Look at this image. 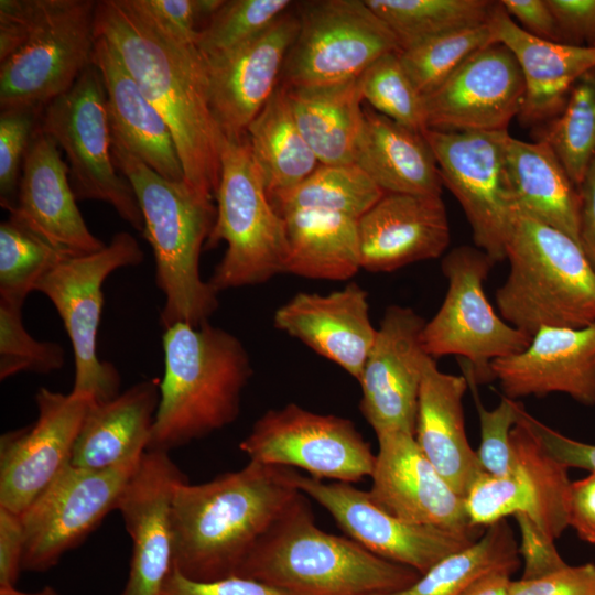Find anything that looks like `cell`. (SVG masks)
Listing matches in <instances>:
<instances>
[{"mask_svg": "<svg viewBox=\"0 0 595 595\" xmlns=\"http://www.w3.org/2000/svg\"><path fill=\"white\" fill-rule=\"evenodd\" d=\"M95 31L169 126L185 182L214 201L225 136L210 107L206 66L195 44L167 31L137 0L97 1Z\"/></svg>", "mask_w": 595, "mask_h": 595, "instance_id": "cell-1", "label": "cell"}, {"mask_svg": "<svg viewBox=\"0 0 595 595\" xmlns=\"http://www.w3.org/2000/svg\"><path fill=\"white\" fill-rule=\"evenodd\" d=\"M293 470L250 461L205 483L178 484L171 507L173 567L194 581L237 575L300 496Z\"/></svg>", "mask_w": 595, "mask_h": 595, "instance_id": "cell-2", "label": "cell"}, {"mask_svg": "<svg viewBox=\"0 0 595 595\" xmlns=\"http://www.w3.org/2000/svg\"><path fill=\"white\" fill-rule=\"evenodd\" d=\"M164 374L147 451H170L232 423L252 375L231 333L205 322L177 323L162 335Z\"/></svg>", "mask_w": 595, "mask_h": 595, "instance_id": "cell-3", "label": "cell"}, {"mask_svg": "<svg viewBox=\"0 0 595 595\" xmlns=\"http://www.w3.org/2000/svg\"><path fill=\"white\" fill-rule=\"evenodd\" d=\"M111 152L136 194L142 234L153 251L155 284L164 296L162 327L208 322L219 305V292L202 279L199 258L216 218L213 201L201 196L185 180L163 177L113 140Z\"/></svg>", "mask_w": 595, "mask_h": 595, "instance_id": "cell-4", "label": "cell"}, {"mask_svg": "<svg viewBox=\"0 0 595 595\" xmlns=\"http://www.w3.org/2000/svg\"><path fill=\"white\" fill-rule=\"evenodd\" d=\"M237 575L292 595H375L403 589L421 574L350 538L321 530L301 493L255 545Z\"/></svg>", "mask_w": 595, "mask_h": 595, "instance_id": "cell-5", "label": "cell"}, {"mask_svg": "<svg viewBox=\"0 0 595 595\" xmlns=\"http://www.w3.org/2000/svg\"><path fill=\"white\" fill-rule=\"evenodd\" d=\"M506 260L509 272L496 291L506 322L530 337L543 326L595 323V273L572 237L517 209Z\"/></svg>", "mask_w": 595, "mask_h": 595, "instance_id": "cell-6", "label": "cell"}, {"mask_svg": "<svg viewBox=\"0 0 595 595\" xmlns=\"http://www.w3.org/2000/svg\"><path fill=\"white\" fill-rule=\"evenodd\" d=\"M215 199L216 218L205 247L227 249L209 283L220 292L260 284L285 271L283 217L273 207L246 138H225Z\"/></svg>", "mask_w": 595, "mask_h": 595, "instance_id": "cell-7", "label": "cell"}, {"mask_svg": "<svg viewBox=\"0 0 595 595\" xmlns=\"http://www.w3.org/2000/svg\"><path fill=\"white\" fill-rule=\"evenodd\" d=\"M494 264L477 247L459 246L447 252L441 264L447 290L422 331L431 357H462L477 385L493 379L494 360L523 350L531 340L497 314L487 299L485 281Z\"/></svg>", "mask_w": 595, "mask_h": 595, "instance_id": "cell-8", "label": "cell"}, {"mask_svg": "<svg viewBox=\"0 0 595 595\" xmlns=\"http://www.w3.org/2000/svg\"><path fill=\"white\" fill-rule=\"evenodd\" d=\"M144 253L138 240L127 231L113 235L99 251L62 260L37 283L61 316L74 353L72 392L108 401L120 393L117 368L97 355V333L104 306L102 285L116 270L138 266Z\"/></svg>", "mask_w": 595, "mask_h": 595, "instance_id": "cell-9", "label": "cell"}, {"mask_svg": "<svg viewBox=\"0 0 595 595\" xmlns=\"http://www.w3.org/2000/svg\"><path fill=\"white\" fill-rule=\"evenodd\" d=\"M95 0H37L21 46L0 62V109L43 110L93 65Z\"/></svg>", "mask_w": 595, "mask_h": 595, "instance_id": "cell-10", "label": "cell"}, {"mask_svg": "<svg viewBox=\"0 0 595 595\" xmlns=\"http://www.w3.org/2000/svg\"><path fill=\"white\" fill-rule=\"evenodd\" d=\"M39 128L64 151L76 199L105 202L142 232L138 199L112 158L106 90L94 64L66 93L43 108Z\"/></svg>", "mask_w": 595, "mask_h": 595, "instance_id": "cell-11", "label": "cell"}, {"mask_svg": "<svg viewBox=\"0 0 595 595\" xmlns=\"http://www.w3.org/2000/svg\"><path fill=\"white\" fill-rule=\"evenodd\" d=\"M298 18L281 76L285 87L356 79L379 57L400 52L394 34L366 0L304 2Z\"/></svg>", "mask_w": 595, "mask_h": 595, "instance_id": "cell-12", "label": "cell"}, {"mask_svg": "<svg viewBox=\"0 0 595 595\" xmlns=\"http://www.w3.org/2000/svg\"><path fill=\"white\" fill-rule=\"evenodd\" d=\"M443 186L459 202L470 225L475 247L491 260H506V246L516 214L510 187L505 131L423 132Z\"/></svg>", "mask_w": 595, "mask_h": 595, "instance_id": "cell-13", "label": "cell"}, {"mask_svg": "<svg viewBox=\"0 0 595 595\" xmlns=\"http://www.w3.org/2000/svg\"><path fill=\"white\" fill-rule=\"evenodd\" d=\"M250 461L301 468L311 477L355 483L371 476L376 455L354 423L290 403L268 410L241 441Z\"/></svg>", "mask_w": 595, "mask_h": 595, "instance_id": "cell-14", "label": "cell"}, {"mask_svg": "<svg viewBox=\"0 0 595 595\" xmlns=\"http://www.w3.org/2000/svg\"><path fill=\"white\" fill-rule=\"evenodd\" d=\"M141 456L107 469L69 463L21 515L25 534L23 571L51 570L116 510Z\"/></svg>", "mask_w": 595, "mask_h": 595, "instance_id": "cell-15", "label": "cell"}, {"mask_svg": "<svg viewBox=\"0 0 595 595\" xmlns=\"http://www.w3.org/2000/svg\"><path fill=\"white\" fill-rule=\"evenodd\" d=\"M523 409L510 435L512 467L505 476L483 473L464 497L469 524L488 527L506 517L526 515L550 539L569 527L571 480L567 467L541 444Z\"/></svg>", "mask_w": 595, "mask_h": 595, "instance_id": "cell-16", "label": "cell"}, {"mask_svg": "<svg viewBox=\"0 0 595 595\" xmlns=\"http://www.w3.org/2000/svg\"><path fill=\"white\" fill-rule=\"evenodd\" d=\"M294 486L324 507L339 528L371 553L423 574L440 560L479 537L476 530H451L402 520L350 483L292 474Z\"/></svg>", "mask_w": 595, "mask_h": 595, "instance_id": "cell-17", "label": "cell"}, {"mask_svg": "<svg viewBox=\"0 0 595 595\" xmlns=\"http://www.w3.org/2000/svg\"><path fill=\"white\" fill-rule=\"evenodd\" d=\"M93 398L40 388L37 418L0 437V507L22 515L71 463Z\"/></svg>", "mask_w": 595, "mask_h": 595, "instance_id": "cell-18", "label": "cell"}, {"mask_svg": "<svg viewBox=\"0 0 595 595\" xmlns=\"http://www.w3.org/2000/svg\"><path fill=\"white\" fill-rule=\"evenodd\" d=\"M424 325L411 307L390 305L385 311L358 380L360 410L376 435H414L421 381L431 358L422 342Z\"/></svg>", "mask_w": 595, "mask_h": 595, "instance_id": "cell-19", "label": "cell"}, {"mask_svg": "<svg viewBox=\"0 0 595 595\" xmlns=\"http://www.w3.org/2000/svg\"><path fill=\"white\" fill-rule=\"evenodd\" d=\"M526 86L510 50L494 42L473 54L423 97L426 129L505 131L519 116Z\"/></svg>", "mask_w": 595, "mask_h": 595, "instance_id": "cell-20", "label": "cell"}, {"mask_svg": "<svg viewBox=\"0 0 595 595\" xmlns=\"http://www.w3.org/2000/svg\"><path fill=\"white\" fill-rule=\"evenodd\" d=\"M186 476L170 453L145 451L117 509L132 541L128 578L120 595H158L173 566L171 507Z\"/></svg>", "mask_w": 595, "mask_h": 595, "instance_id": "cell-21", "label": "cell"}, {"mask_svg": "<svg viewBox=\"0 0 595 595\" xmlns=\"http://www.w3.org/2000/svg\"><path fill=\"white\" fill-rule=\"evenodd\" d=\"M298 30V15L286 12L256 39L204 61L210 107L226 139L246 138L249 125L278 89Z\"/></svg>", "mask_w": 595, "mask_h": 595, "instance_id": "cell-22", "label": "cell"}, {"mask_svg": "<svg viewBox=\"0 0 595 595\" xmlns=\"http://www.w3.org/2000/svg\"><path fill=\"white\" fill-rule=\"evenodd\" d=\"M378 453L369 495L383 509L408 522L451 530H474L464 497L437 472L411 433L377 434Z\"/></svg>", "mask_w": 595, "mask_h": 595, "instance_id": "cell-23", "label": "cell"}, {"mask_svg": "<svg viewBox=\"0 0 595 595\" xmlns=\"http://www.w3.org/2000/svg\"><path fill=\"white\" fill-rule=\"evenodd\" d=\"M67 163L56 141L37 127L26 152L9 218L68 256L102 249L77 207Z\"/></svg>", "mask_w": 595, "mask_h": 595, "instance_id": "cell-24", "label": "cell"}, {"mask_svg": "<svg viewBox=\"0 0 595 595\" xmlns=\"http://www.w3.org/2000/svg\"><path fill=\"white\" fill-rule=\"evenodd\" d=\"M504 396L513 400L565 393L595 404V323L573 328L543 326L521 351L490 365Z\"/></svg>", "mask_w": 595, "mask_h": 595, "instance_id": "cell-25", "label": "cell"}, {"mask_svg": "<svg viewBox=\"0 0 595 595\" xmlns=\"http://www.w3.org/2000/svg\"><path fill=\"white\" fill-rule=\"evenodd\" d=\"M360 267L391 272L436 259L451 241L441 196L386 193L358 219Z\"/></svg>", "mask_w": 595, "mask_h": 595, "instance_id": "cell-26", "label": "cell"}, {"mask_svg": "<svg viewBox=\"0 0 595 595\" xmlns=\"http://www.w3.org/2000/svg\"><path fill=\"white\" fill-rule=\"evenodd\" d=\"M273 322L357 380L377 333L368 294L354 282L328 294L298 293L275 311Z\"/></svg>", "mask_w": 595, "mask_h": 595, "instance_id": "cell-27", "label": "cell"}, {"mask_svg": "<svg viewBox=\"0 0 595 595\" xmlns=\"http://www.w3.org/2000/svg\"><path fill=\"white\" fill-rule=\"evenodd\" d=\"M489 26L495 42L510 50L521 69L526 93L519 117L527 123L556 117L575 82L595 68V46L539 39L519 26L500 1Z\"/></svg>", "mask_w": 595, "mask_h": 595, "instance_id": "cell-28", "label": "cell"}, {"mask_svg": "<svg viewBox=\"0 0 595 595\" xmlns=\"http://www.w3.org/2000/svg\"><path fill=\"white\" fill-rule=\"evenodd\" d=\"M464 375L443 372L433 357L425 365L418 400L414 437L448 485L465 497L484 473L465 429Z\"/></svg>", "mask_w": 595, "mask_h": 595, "instance_id": "cell-29", "label": "cell"}, {"mask_svg": "<svg viewBox=\"0 0 595 595\" xmlns=\"http://www.w3.org/2000/svg\"><path fill=\"white\" fill-rule=\"evenodd\" d=\"M93 64L99 71L106 90L112 140L163 177L184 180L169 126L104 37L96 36Z\"/></svg>", "mask_w": 595, "mask_h": 595, "instance_id": "cell-30", "label": "cell"}, {"mask_svg": "<svg viewBox=\"0 0 595 595\" xmlns=\"http://www.w3.org/2000/svg\"><path fill=\"white\" fill-rule=\"evenodd\" d=\"M160 382L158 378L142 380L108 401L93 402L71 464L107 469L141 456L147 451L159 407Z\"/></svg>", "mask_w": 595, "mask_h": 595, "instance_id": "cell-31", "label": "cell"}, {"mask_svg": "<svg viewBox=\"0 0 595 595\" xmlns=\"http://www.w3.org/2000/svg\"><path fill=\"white\" fill-rule=\"evenodd\" d=\"M354 163L385 193L442 194L437 162L423 133L374 109H364Z\"/></svg>", "mask_w": 595, "mask_h": 595, "instance_id": "cell-32", "label": "cell"}, {"mask_svg": "<svg viewBox=\"0 0 595 595\" xmlns=\"http://www.w3.org/2000/svg\"><path fill=\"white\" fill-rule=\"evenodd\" d=\"M506 160L516 208L578 242L580 194L543 140L506 137Z\"/></svg>", "mask_w": 595, "mask_h": 595, "instance_id": "cell-33", "label": "cell"}, {"mask_svg": "<svg viewBox=\"0 0 595 595\" xmlns=\"http://www.w3.org/2000/svg\"><path fill=\"white\" fill-rule=\"evenodd\" d=\"M285 90L298 128L320 163H354L364 123L358 78Z\"/></svg>", "mask_w": 595, "mask_h": 595, "instance_id": "cell-34", "label": "cell"}, {"mask_svg": "<svg viewBox=\"0 0 595 595\" xmlns=\"http://www.w3.org/2000/svg\"><path fill=\"white\" fill-rule=\"evenodd\" d=\"M281 216L288 242L284 272L338 281L361 269L358 219L313 209L291 210Z\"/></svg>", "mask_w": 595, "mask_h": 595, "instance_id": "cell-35", "label": "cell"}, {"mask_svg": "<svg viewBox=\"0 0 595 595\" xmlns=\"http://www.w3.org/2000/svg\"><path fill=\"white\" fill-rule=\"evenodd\" d=\"M246 136L269 197L299 184L321 164L298 128L281 84Z\"/></svg>", "mask_w": 595, "mask_h": 595, "instance_id": "cell-36", "label": "cell"}, {"mask_svg": "<svg viewBox=\"0 0 595 595\" xmlns=\"http://www.w3.org/2000/svg\"><path fill=\"white\" fill-rule=\"evenodd\" d=\"M518 566V545L504 519L486 527L467 548L440 560L410 586L375 595H458L484 574L497 570L513 573Z\"/></svg>", "mask_w": 595, "mask_h": 595, "instance_id": "cell-37", "label": "cell"}, {"mask_svg": "<svg viewBox=\"0 0 595 595\" xmlns=\"http://www.w3.org/2000/svg\"><path fill=\"white\" fill-rule=\"evenodd\" d=\"M385 194L355 163L320 164L302 182L273 194L270 201L280 216L313 209L359 219Z\"/></svg>", "mask_w": 595, "mask_h": 595, "instance_id": "cell-38", "label": "cell"}, {"mask_svg": "<svg viewBox=\"0 0 595 595\" xmlns=\"http://www.w3.org/2000/svg\"><path fill=\"white\" fill-rule=\"evenodd\" d=\"M394 34L400 51L425 40L487 24L496 2L488 0H366Z\"/></svg>", "mask_w": 595, "mask_h": 595, "instance_id": "cell-39", "label": "cell"}, {"mask_svg": "<svg viewBox=\"0 0 595 595\" xmlns=\"http://www.w3.org/2000/svg\"><path fill=\"white\" fill-rule=\"evenodd\" d=\"M541 140L551 147L578 188L595 158V68L575 82Z\"/></svg>", "mask_w": 595, "mask_h": 595, "instance_id": "cell-40", "label": "cell"}, {"mask_svg": "<svg viewBox=\"0 0 595 595\" xmlns=\"http://www.w3.org/2000/svg\"><path fill=\"white\" fill-rule=\"evenodd\" d=\"M68 256L18 221L0 224V300L23 304L40 280Z\"/></svg>", "mask_w": 595, "mask_h": 595, "instance_id": "cell-41", "label": "cell"}, {"mask_svg": "<svg viewBox=\"0 0 595 595\" xmlns=\"http://www.w3.org/2000/svg\"><path fill=\"white\" fill-rule=\"evenodd\" d=\"M494 42L488 22L425 40L400 51L399 57L412 84L424 97L473 54Z\"/></svg>", "mask_w": 595, "mask_h": 595, "instance_id": "cell-42", "label": "cell"}, {"mask_svg": "<svg viewBox=\"0 0 595 595\" xmlns=\"http://www.w3.org/2000/svg\"><path fill=\"white\" fill-rule=\"evenodd\" d=\"M290 0H224L199 29L195 46L205 62L256 39L288 12Z\"/></svg>", "mask_w": 595, "mask_h": 595, "instance_id": "cell-43", "label": "cell"}, {"mask_svg": "<svg viewBox=\"0 0 595 595\" xmlns=\"http://www.w3.org/2000/svg\"><path fill=\"white\" fill-rule=\"evenodd\" d=\"M358 80L363 99L374 110L414 131L426 129L423 96L405 73L399 52L379 57Z\"/></svg>", "mask_w": 595, "mask_h": 595, "instance_id": "cell-44", "label": "cell"}, {"mask_svg": "<svg viewBox=\"0 0 595 595\" xmlns=\"http://www.w3.org/2000/svg\"><path fill=\"white\" fill-rule=\"evenodd\" d=\"M23 304L0 300V380L19 372L51 374L65 361L63 346L37 340L22 321Z\"/></svg>", "mask_w": 595, "mask_h": 595, "instance_id": "cell-45", "label": "cell"}, {"mask_svg": "<svg viewBox=\"0 0 595 595\" xmlns=\"http://www.w3.org/2000/svg\"><path fill=\"white\" fill-rule=\"evenodd\" d=\"M463 375L468 381L479 418L480 443L476 451L479 464L486 474L505 476L512 467L511 431L524 408L505 396L496 408H485L478 397L476 381L468 372L463 371Z\"/></svg>", "mask_w": 595, "mask_h": 595, "instance_id": "cell-46", "label": "cell"}, {"mask_svg": "<svg viewBox=\"0 0 595 595\" xmlns=\"http://www.w3.org/2000/svg\"><path fill=\"white\" fill-rule=\"evenodd\" d=\"M42 110L15 108L0 113V204L15 206L22 165L39 127Z\"/></svg>", "mask_w": 595, "mask_h": 595, "instance_id": "cell-47", "label": "cell"}, {"mask_svg": "<svg viewBox=\"0 0 595 595\" xmlns=\"http://www.w3.org/2000/svg\"><path fill=\"white\" fill-rule=\"evenodd\" d=\"M162 26L184 42L194 43L201 19L209 18L224 0H137Z\"/></svg>", "mask_w": 595, "mask_h": 595, "instance_id": "cell-48", "label": "cell"}, {"mask_svg": "<svg viewBox=\"0 0 595 595\" xmlns=\"http://www.w3.org/2000/svg\"><path fill=\"white\" fill-rule=\"evenodd\" d=\"M158 595H292L253 578L232 575L215 581H194L172 566Z\"/></svg>", "mask_w": 595, "mask_h": 595, "instance_id": "cell-49", "label": "cell"}, {"mask_svg": "<svg viewBox=\"0 0 595 595\" xmlns=\"http://www.w3.org/2000/svg\"><path fill=\"white\" fill-rule=\"evenodd\" d=\"M510 595H595V564L566 565L538 578L511 581Z\"/></svg>", "mask_w": 595, "mask_h": 595, "instance_id": "cell-50", "label": "cell"}, {"mask_svg": "<svg viewBox=\"0 0 595 595\" xmlns=\"http://www.w3.org/2000/svg\"><path fill=\"white\" fill-rule=\"evenodd\" d=\"M515 517L520 530L518 552L524 561L521 578H538L567 565L558 552L554 540L545 536L526 515L518 513Z\"/></svg>", "mask_w": 595, "mask_h": 595, "instance_id": "cell-51", "label": "cell"}, {"mask_svg": "<svg viewBox=\"0 0 595 595\" xmlns=\"http://www.w3.org/2000/svg\"><path fill=\"white\" fill-rule=\"evenodd\" d=\"M563 43L595 44V0H547Z\"/></svg>", "mask_w": 595, "mask_h": 595, "instance_id": "cell-52", "label": "cell"}, {"mask_svg": "<svg viewBox=\"0 0 595 595\" xmlns=\"http://www.w3.org/2000/svg\"><path fill=\"white\" fill-rule=\"evenodd\" d=\"M524 419L544 448L567 468L595 472V445L578 442L551 429L527 411Z\"/></svg>", "mask_w": 595, "mask_h": 595, "instance_id": "cell-53", "label": "cell"}, {"mask_svg": "<svg viewBox=\"0 0 595 595\" xmlns=\"http://www.w3.org/2000/svg\"><path fill=\"white\" fill-rule=\"evenodd\" d=\"M25 548L21 515L0 507V587H15Z\"/></svg>", "mask_w": 595, "mask_h": 595, "instance_id": "cell-54", "label": "cell"}, {"mask_svg": "<svg viewBox=\"0 0 595 595\" xmlns=\"http://www.w3.org/2000/svg\"><path fill=\"white\" fill-rule=\"evenodd\" d=\"M37 10V0L0 1V62L14 53L26 39Z\"/></svg>", "mask_w": 595, "mask_h": 595, "instance_id": "cell-55", "label": "cell"}, {"mask_svg": "<svg viewBox=\"0 0 595 595\" xmlns=\"http://www.w3.org/2000/svg\"><path fill=\"white\" fill-rule=\"evenodd\" d=\"M506 12L515 17L528 33L548 41L563 43L555 18L547 0H502Z\"/></svg>", "mask_w": 595, "mask_h": 595, "instance_id": "cell-56", "label": "cell"}, {"mask_svg": "<svg viewBox=\"0 0 595 595\" xmlns=\"http://www.w3.org/2000/svg\"><path fill=\"white\" fill-rule=\"evenodd\" d=\"M569 526L580 539L595 543V472L571 483Z\"/></svg>", "mask_w": 595, "mask_h": 595, "instance_id": "cell-57", "label": "cell"}, {"mask_svg": "<svg viewBox=\"0 0 595 595\" xmlns=\"http://www.w3.org/2000/svg\"><path fill=\"white\" fill-rule=\"evenodd\" d=\"M578 245L595 273V158L578 186Z\"/></svg>", "mask_w": 595, "mask_h": 595, "instance_id": "cell-58", "label": "cell"}, {"mask_svg": "<svg viewBox=\"0 0 595 595\" xmlns=\"http://www.w3.org/2000/svg\"><path fill=\"white\" fill-rule=\"evenodd\" d=\"M512 572L497 570L482 575L458 595H510Z\"/></svg>", "mask_w": 595, "mask_h": 595, "instance_id": "cell-59", "label": "cell"}, {"mask_svg": "<svg viewBox=\"0 0 595 595\" xmlns=\"http://www.w3.org/2000/svg\"><path fill=\"white\" fill-rule=\"evenodd\" d=\"M0 595H62L54 587L46 585L40 591L36 592H23L19 591L17 587H0Z\"/></svg>", "mask_w": 595, "mask_h": 595, "instance_id": "cell-60", "label": "cell"}, {"mask_svg": "<svg viewBox=\"0 0 595 595\" xmlns=\"http://www.w3.org/2000/svg\"><path fill=\"white\" fill-rule=\"evenodd\" d=\"M593 46H595V44Z\"/></svg>", "mask_w": 595, "mask_h": 595, "instance_id": "cell-61", "label": "cell"}]
</instances>
